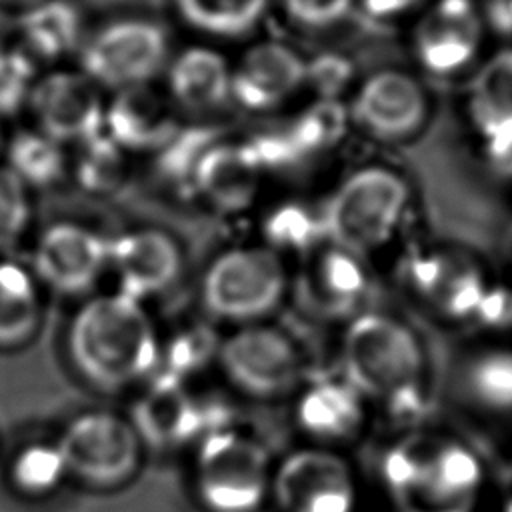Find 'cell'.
<instances>
[{
    "label": "cell",
    "instance_id": "8992f818",
    "mask_svg": "<svg viewBox=\"0 0 512 512\" xmlns=\"http://www.w3.org/2000/svg\"><path fill=\"white\" fill-rule=\"evenodd\" d=\"M140 442L130 420L114 412L90 410L66 424L56 448L68 476L96 490H112L136 474Z\"/></svg>",
    "mask_w": 512,
    "mask_h": 512
},
{
    "label": "cell",
    "instance_id": "9c48e42d",
    "mask_svg": "<svg viewBox=\"0 0 512 512\" xmlns=\"http://www.w3.org/2000/svg\"><path fill=\"white\" fill-rule=\"evenodd\" d=\"M30 108L38 130L52 140L80 144L104 130V102L98 86L74 70H56L36 80Z\"/></svg>",
    "mask_w": 512,
    "mask_h": 512
},
{
    "label": "cell",
    "instance_id": "8d00e7d4",
    "mask_svg": "<svg viewBox=\"0 0 512 512\" xmlns=\"http://www.w3.org/2000/svg\"><path fill=\"white\" fill-rule=\"evenodd\" d=\"M206 342L208 340L200 334L180 338L176 342V350L172 354V372L166 374V376L176 378L178 370H190V368L198 366L206 358V354L210 352V346Z\"/></svg>",
    "mask_w": 512,
    "mask_h": 512
},
{
    "label": "cell",
    "instance_id": "5b68a950",
    "mask_svg": "<svg viewBox=\"0 0 512 512\" xmlns=\"http://www.w3.org/2000/svg\"><path fill=\"white\" fill-rule=\"evenodd\" d=\"M268 454L254 438L218 430L194 458V490L210 512H256L270 490Z\"/></svg>",
    "mask_w": 512,
    "mask_h": 512
},
{
    "label": "cell",
    "instance_id": "8fae6325",
    "mask_svg": "<svg viewBox=\"0 0 512 512\" xmlns=\"http://www.w3.org/2000/svg\"><path fill=\"white\" fill-rule=\"evenodd\" d=\"M122 294L142 300L168 290L182 270L176 242L162 230L138 228L108 242V264Z\"/></svg>",
    "mask_w": 512,
    "mask_h": 512
},
{
    "label": "cell",
    "instance_id": "30bf717a",
    "mask_svg": "<svg viewBox=\"0 0 512 512\" xmlns=\"http://www.w3.org/2000/svg\"><path fill=\"white\" fill-rule=\"evenodd\" d=\"M106 264L108 240L72 222L48 226L38 236L32 252L34 276L62 294H82L90 290Z\"/></svg>",
    "mask_w": 512,
    "mask_h": 512
},
{
    "label": "cell",
    "instance_id": "cb8c5ba5",
    "mask_svg": "<svg viewBox=\"0 0 512 512\" xmlns=\"http://www.w3.org/2000/svg\"><path fill=\"white\" fill-rule=\"evenodd\" d=\"M300 424L322 438H342L356 430L362 410L356 394L338 384H318L310 388L298 408Z\"/></svg>",
    "mask_w": 512,
    "mask_h": 512
},
{
    "label": "cell",
    "instance_id": "f1b7e54d",
    "mask_svg": "<svg viewBox=\"0 0 512 512\" xmlns=\"http://www.w3.org/2000/svg\"><path fill=\"white\" fill-rule=\"evenodd\" d=\"M68 476L56 444H30L22 448L12 464V484L28 496H44L56 490Z\"/></svg>",
    "mask_w": 512,
    "mask_h": 512
},
{
    "label": "cell",
    "instance_id": "3957f363",
    "mask_svg": "<svg viewBox=\"0 0 512 512\" xmlns=\"http://www.w3.org/2000/svg\"><path fill=\"white\" fill-rule=\"evenodd\" d=\"M286 270L264 246L230 248L214 258L202 280V304L218 320L258 324L282 300Z\"/></svg>",
    "mask_w": 512,
    "mask_h": 512
},
{
    "label": "cell",
    "instance_id": "83f0119b",
    "mask_svg": "<svg viewBox=\"0 0 512 512\" xmlns=\"http://www.w3.org/2000/svg\"><path fill=\"white\" fill-rule=\"evenodd\" d=\"M76 176L88 192H112L124 180V150L102 130L78 144Z\"/></svg>",
    "mask_w": 512,
    "mask_h": 512
},
{
    "label": "cell",
    "instance_id": "f546056e",
    "mask_svg": "<svg viewBox=\"0 0 512 512\" xmlns=\"http://www.w3.org/2000/svg\"><path fill=\"white\" fill-rule=\"evenodd\" d=\"M438 448L440 446L434 440L416 436L386 454L382 472L398 496L416 490L424 482Z\"/></svg>",
    "mask_w": 512,
    "mask_h": 512
},
{
    "label": "cell",
    "instance_id": "d4e9b609",
    "mask_svg": "<svg viewBox=\"0 0 512 512\" xmlns=\"http://www.w3.org/2000/svg\"><path fill=\"white\" fill-rule=\"evenodd\" d=\"M310 290L314 304L328 314L346 312L364 292V274L356 254L334 248L320 256L312 270Z\"/></svg>",
    "mask_w": 512,
    "mask_h": 512
},
{
    "label": "cell",
    "instance_id": "1f68e13d",
    "mask_svg": "<svg viewBox=\"0 0 512 512\" xmlns=\"http://www.w3.org/2000/svg\"><path fill=\"white\" fill-rule=\"evenodd\" d=\"M346 126V112L338 102L322 100L304 110L290 126L288 136L296 152H312L334 146Z\"/></svg>",
    "mask_w": 512,
    "mask_h": 512
},
{
    "label": "cell",
    "instance_id": "44dd1931",
    "mask_svg": "<svg viewBox=\"0 0 512 512\" xmlns=\"http://www.w3.org/2000/svg\"><path fill=\"white\" fill-rule=\"evenodd\" d=\"M344 484H350L346 464L320 450L290 454L270 480L272 494L284 512H302L312 500Z\"/></svg>",
    "mask_w": 512,
    "mask_h": 512
},
{
    "label": "cell",
    "instance_id": "277c9868",
    "mask_svg": "<svg viewBox=\"0 0 512 512\" xmlns=\"http://www.w3.org/2000/svg\"><path fill=\"white\" fill-rule=\"evenodd\" d=\"M408 202L404 180L386 168H364L334 192L324 228L334 246L362 254L384 244L400 222Z\"/></svg>",
    "mask_w": 512,
    "mask_h": 512
},
{
    "label": "cell",
    "instance_id": "4dcf8cb0",
    "mask_svg": "<svg viewBox=\"0 0 512 512\" xmlns=\"http://www.w3.org/2000/svg\"><path fill=\"white\" fill-rule=\"evenodd\" d=\"M468 386L474 398L492 410H512V354L488 352L470 366Z\"/></svg>",
    "mask_w": 512,
    "mask_h": 512
},
{
    "label": "cell",
    "instance_id": "f35d334b",
    "mask_svg": "<svg viewBox=\"0 0 512 512\" xmlns=\"http://www.w3.org/2000/svg\"><path fill=\"white\" fill-rule=\"evenodd\" d=\"M498 16L508 24V28H512V0H500Z\"/></svg>",
    "mask_w": 512,
    "mask_h": 512
},
{
    "label": "cell",
    "instance_id": "9a60e30c",
    "mask_svg": "<svg viewBox=\"0 0 512 512\" xmlns=\"http://www.w3.org/2000/svg\"><path fill=\"white\" fill-rule=\"evenodd\" d=\"M170 102L148 84L118 90L104 108V132L126 150H162L178 132Z\"/></svg>",
    "mask_w": 512,
    "mask_h": 512
},
{
    "label": "cell",
    "instance_id": "7a4b0ae2",
    "mask_svg": "<svg viewBox=\"0 0 512 512\" xmlns=\"http://www.w3.org/2000/svg\"><path fill=\"white\" fill-rule=\"evenodd\" d=\"M344 364L350 382L370 394L410 406L422 370L420 348L406 326L382 316H358L344 338Z\"/></svg>",
    "mask_w": 512,
    "mask_h": 512
},
{
    "label": "cell",
    "instance_id": "52a82bcc",
    "mask_svg": "<svg viewBox=\"0 0 512 512\" xmlns=\"http://www.w3.org/2000/svg\"><path fill=\"white\" fill-rule=\"evenodd\" d=\"M168 60L164 30L140 18L102 26L80 50V72L96 86L124 90L148 84Z\"/></svg>",
    "mask_w": 512,
    "mask_h": 512
},
{
    "label": "cell",
    "instance_id": "4fadbf2b",
    "mask_svg": "<svg viewBox=\"0 0 512 512\" xmlns=\"http://www.w3.org/2000/svg\"><path fill=\"white\" fill-rule=\"evenodd\" d=\"M308 78V64L290 46L274 40L248 48L232 68L230 96L254 112L288 100Z\"/></svg>",
    "mask_w": 512,
    "mask_h": 512
},
{
    "label": "cell",
    "instance_id": "836d02e7",
    "mask_svg": "<svg viewBox=\"0 0 512 512\" xmlns=\"http://www.w3.org/2000/svg\"><path fill=\"white\" fill-rule=\"evenodd\" d=\"M36 84L34 60L20 48L0 50V116L16 114Z\"/></svg>",
    "mask_w": 512,
    "mask_h": 512
},
{
    "label": "cell",
    "instance_id": "7402d4cb",
    "mask_svg": "<svg viewBox=\"0 0 512 512\" xmlns=\"http://www.w3.org/2000/svg\"><path fill=\"white\" fill-rule=\"evenodd\" d=\"M24 52L32 58L58 60L80 42L82 22L78 10L66 0H40L30 4L18 22Z\"/></svg>",
    "mask_w": 512,
    "mask_h": 512
},
{
    "label": "cell",
    "instance_id": "5bb4252c",
    "mask_svg": "<svg viewBox=\"0 0 512 512\" xmlns=\"http://www.w3.org/2000/svg\"><path fill=\"white\" fill-rule=\"evenodd\" d=\"M426 114L424 92L414 78L396 70L370 76L354 100V118L378 138L414 132Z\"/></svg>",
    "mask_w": 512,
    "mask_h": 512
},
{
    "label": "cell",
    "instance_id": "d6986e66",
    "mask_svg": "<svg viewBox=\"0 0 512 512\" xmlns=\"http://www.w3.org/2000/svg\"><path fill=\"white\" fill-rule=\"evenodd\" d=\"M130 424L140 440L174 446L200 430V412L180 380L162 376L140 398Z\"/></svg>",
    "mask_w": 512,
    "mask_h": 512
},
{
    "label": "cell",
    "instance_id": "6da1fadb",
    "mask_svg": "<svg viewBox=\"0 0 512 512\" xmlns=\"http://www.w3.org/2000/svg\"><path fill=\"white\" fill-rule=\"evenodd\" d=\"M66 350L74 370L94 388L116 392L150 376L160 360L154 324L140 300L100 294L72 316Z\"/></svg>",
    "mask_w": 512,
    "mask_h": 512
},
{
    "label": "cell",
    "instance_id": "2e32d148",
    "mask_svg": "<svg viewBox=\"0 0 512 512\" xmlns=\"http://www.w3.org/2000/svg\"><path fill=\"white\" fill-rule=\"evenodd\" d=\"M468 112L474 130L494 156L512 154V48L496 52L476 72Z\"/></svg>",
    "mask_w": 512,
    "mask_h": 512
},
{
    "label": "cell",
    "instance_id": "ac0fdd59",
    "mask_svg": "<svg viewBox=\"0 0 512 512\" xmlns=\"http://www.w3.org/2000/svg\"><path fill=\"white\" fill-rule=\"evenodd\" d=\"M412 280L416 290L448 316L476 312L486 296L480 270L462 254L440 252L418 260Z\"/></svg>",
    "mask_w": 512,
    "mask_h": 512
},
{
    "label": "cell",
    "instance_id": "e0dca14e",
    "mask_svg": "<svg viewBox=\"0 0 512 512\" xmlns=\"http://www.w3.org/2000/svg\"><path fill=\"white\" fill-rule=\"evenodd\" d=\"M260 164L248 144L216 142L200 158L192 186L214 208L238 212L246 208L258 188Z\"/></svg>",
    "mask_w": 512,
    "mask_h": 512
},
{
    "label": "cell",
    "instance_id": "484cf974",
    "mask_svg": "<svg viewBox=\"0 0 512 512\" xmlns=\"http://www.w3.org/2000/svg\"><path fill=\"white\" fill-rule=\"evenodd\" d=\"M28 186H50L58 182L66 168L62 144L40 130L16 132L8 146L6 164Z\"/></svg>",
    "mask_w": 512,
    "mask_h": 512
},
{
    "label": "cell",
    "instance_id": "e575fe53",
    "mask_svg": "<svg viewBox=\"0 0 512 512\" xmlns=\"http://www.w3.org/2000/svg\"><path fill=\"white\" fill-rule=\"evenodd\" d=\"M30 220L26 184L8 168L0 166V250L12 248Z\"/></svg>",
    "mask_w": 512,
    "mask_h": 512
},
{
    "label": "cell",
    "instance_id": "603a6c76",
    "mask_svg": "<svg viewBox=\"0 0 512 512\" xmlns=\"http://www.w3.org/2000/svg\"><path fill=\"white\" fill-rule=\"evenodd\" d=\"M40 324L36 278L16 262L0 260V348L26 344Z\"/></svg>",
    "mask_w": 512,
    "mask_h": 512
},
{
    "label": "cell",
    "instance_id": "60d3db41",
    "mask_svg": "<svg viewBox=\"0 0 512 512\" xmlns=\"http://www.w3.org/2000/svg\"><path fill=\"white\" fill-rule=\"evenodd\" d=\"M506 512H512V502L508 504V508H506Z\"/></svg>",
    "mask_w": 512,
    "mask_h": 512
},
{
    "label": "cell",
    "instance_id": "ba28073f",
    "mask_svg": "<svg viewBox=\"0 0 512 512\" xmlns=\"http://www.w3.org/2000/svg\"><path fill=\"white\" fill-rule=\"evenodd\" d=\"M224 376L244 394L272 398L290 390L300 372L292 340L264 324L238 328L218 346Z\"/></svg>",
    "mask_w": 512,
    "mask_h": 512
},
{
    "label": "cell",
    "instance_id": "4316f807",
    "mask_svg": "<svg viewBox=\"0 0 512 512\" xmlns=\"http://www.w3.org/2000/svg\"><path fill=\"white\" fill-rule=\"evenodd\" d=\"M180 16L194 28L216 36H240L266 12L268 0H176Z\"/></svg>",
    "mask_w": 512,
    "mask_h": 512
},
{
    "label": "cell",
    "instance_id": "d6a6232c",
    "mask_svg": "<svg viewBox=\"0 0 512 512\" xmlns=\"http://www.w3.org/2000/svg\"><path fill=\"white\" fill-rule=\"evenodd\" d=\"M216 134L206 128L178 130L172 140L160 150V166L170 180L190 182L200 158L214 146Z\"/></svg>",
    "mask_w": 512,
    "mask_h": 512
},
{
    "label": "cell",
    "instance_id": "d590c367",
    "mask_svg": "<svg viewBox=\"0 0 512 512\" xmlns=\"http://www.w3.org/2000/svg\"><path fill=\"white\" fill-rule=\"evenodd\" d=\"M352 0H282L286 14L310 28H324L342 20Z\"/></svg>",
    "mask_w": 512,
    "mask_h": 512
},
{
    "label": "cell",
    "instance_id": "ffe728a7",
    "mask_svg": "<svg viewBox=\"0 0 512 512\" xmlns=\"http://www.w3.org/2000/svg\"><path fill=\"white\" fill-rule=\"evenodd\" d=\"M232 68L210 48L194 46L180 52L168 68V90L174 102L188 110H212L230 98Z\"/></svg>",
    "mask_w": 512,
    "mask_h": 512
},
{
    "label": "cell",
    "instance_id": "ab89813d",
    "mask_svg": "<svg viewBox=\"0 0 512 512\" xmlns=\"http://www.w3.org/2000/svg\"><path fill=\"white\" fill-rule=\"evenodd\" d=\"M6 2H14V4H34V2H40V0H6Z\"/></svg>",
    "mask_w": 512,
    "mask_h": 512
},
{
    "label": "cell",
    "instance_id": "7c38bea8",
    "mask_svg": "<svg viewBox=\"0 0 512 512\" xmlns=\"http://www.w3.org/2000/svg\"><path fill=\"white\" fill-rule=\"evenodd\" d=\"M482 40V20L470 0L434 2L414 28V54L434 74L464 68Z\"/></svg>",
    "mask_w": 512,
    "mask_h": 512
},
{
    "label": "cell",
    "instance_id": "74e56055",
    "mask_svg": "<svg viewBox=\"0 0 512 512\" xmlns=\"http://www.w3.org/2000/svg\"><path fill=\"white\" fill-rule=\"evenodd\" d=\"M420 0H362V6L368 14L376 18H390L408 12L414 8Z\"/></svg>",
    "mask_w": 512,
    "mask_h": 512
}]
</instances>
